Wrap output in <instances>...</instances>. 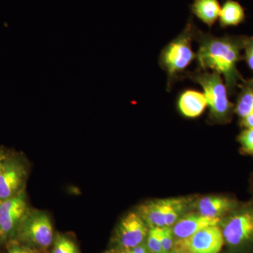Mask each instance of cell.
Segmentation results:
<instances>
[{"label":"cell","instance_id":"1","mask_svg":"<svg viewBox=\"0 0 253 253\" xmlns=\"http://www.w3.org/2000/svg\"><path fill=\"white\" fill-rule=\"evenodd\" d=\"M247 36L217 37L205 33L198 27L194 32V41L199 44L196 61L199 69L211 70L223 76L229 96L233 95L244 79L237 68L240 61L244 59V50Z\"/></svg>","mask_w":253,"mask_h":253},{"label":"cell","instance_id":"2","mask_svg":"<svg viewBox=\"0 0 253 253\" xmlns=\"http://www.w3.org/2000/svg\"><path fill=\"white\" fill-rule=\"evenodd\" d=\"M196 26L193 17L189 18L185 28L165 46L158 58V64L167 75V90H172L177 82L184 79L187 68L196 60L192 49Z\"/></svg>","mask_w":253,"mask_h":253},{"label":"cell","instance_id":"3","mask_svg":"<svg viewBox=\"0 0 253 253\" xmlns=\"http://www.w3.org/2000/svg\"><path fill=\"white\" fill-rule=\"evenodd\" d=\"M185 78L197 83L204 89L210 116L213 121L224 123L229 121L234 106L228 98L227 89L220 74L196 68L194 71H187Z\"/></svg>","mask_w":253,"mask_h":253},{"label":"cell","instance_id":"4","mask_svg":"<svg viewBox=\"0 0 253 253\" xmlns=\"http://www.w3.org/2000/svg\"><path fill=\"white\" fill-rule=\"evenodd\" d=\"M15 236L38 252H46L53 245L54 239V229L49 216L44 211L29 210Z\"/></svg>","mask_w":253,"mask_h":253},{"label":"cell","instance_id":"5","mask_svg":"<svg viewBox=\"0 0 253 253\" xmlns=\"http://www.w3.org/2000/svg\"><path fill=\"white\" fill-rule=\"evenodd\" d=\"M189 203L190 200L184 197L154 200L140 205L136 212L149 229L172 227L184 216Z\"/></svg>","mask_w":253,"mask_h":253},{"label":"cell","instance_id":"6","mask_svg":"<svg viewBox=\"0 0 253 253\" xmlns=\"http://www.w3.org/2000/svg\"><path fill=\"white\" fill-rule=\"evenodd\" d=\"M224 240L219 226L198 231L186 239L174 241L173 251L179 253H219Z\"/></svg>","mask_w":253,"mask_h":253},{"label":"cell","instance_id":"7","mask_svg":"<svg viewBox=\"0 0 253 253\" xmlns=\"http://www.w3.org/2000/svg\"><path fill=\"white\" fill-rule=\"evenodd\" d=\"M29 210L24 190L14 197L0 201V242L15 236Z\"/></svg>","mask_w":253,"mask_h":253},{"label":"cell","instance_id":"8","mask_svg":"<svg viewBox=\"0 0 253 253\" xmlns=\"http://www.w3.org/2000/svg\"><path fill=\"white\" fill-rule=\"evenodd\" d=\"M27 176V168L21 158H5L0 172V201L14 197L23 191Z\"/></svg>","mask_w":253,"mask_h":253},{"label":"cell","instance_id":"9","mask_svg":"<svg viewBox=\"0 0 253 253\" xmlns=\"http://www.w3.org/2000/svg\"><path fill=\"white\" fill-rule=\"evenodd\" d=\"M149 227L137 212H129L118 224L115 241L121 251H128L146 241Z\"/></svg>","mask_w":253,"mask_h":253},{"label":"cell","instance_id":"10","mask_svg":"<svg viewBox=\"0 0 253 253\" xmlns=\"http://www.w3.org/2000/svg\"><path fill=\"white\" fill-rule=\"evenodd\" d=\"M223 237L231 247H239L253 240V212L246 211L229 218L223 225Z\"/></svg>","mask_w":253,"mask_h":253},{"label":"cell","instance_id":"11","mask_svg":"<svg viewBox=\"0 0 253 253\" xmlns=\"http://www.w3.org/2000/svg\"><path fill=\"white\" fill-rule=\"evenodd\" d=\"M220 219L206 217L200 214H186L182 216L174 225L172 229L176 240L186 239L198 231L211 226H218Z\"/></svg>","mask_w":253,"mask_h":253},{"label":"cell","instance_id":"12","mask_svg":"<svg viewBox=\"0 0 253 253\" xmlns=\"http://www.w3.org/2000/svg\"><path fill=\"white\" fill-rule=\"evenodd\" d=\"M208 106L206 96L202 91L189 89L183 91L177 99V107L184 117H199Z\"/></svg>","mask_w":253,"mask_h":253},{"label":"cell","instance_id":"13","mask_svg":"<svg viewBox=\"0 0 253 253\" xmlns=\"http://www.w3.org/2000/svg\"><path fill=\"white\" fill-rule=\"evenodd\" d=\"M221 7L219 0H194L190 9L200 21L212 28L219 19Z\"/></svg>","mask_w":253,"mask_h":253},{"label":"cell","instance_id":"14","mask_svg":"<svg viewBox=\"0 0 253 253\" xmlns=\"http://www.w3.org/2000/svg\"><path fill=\"white\" fill-rule=\"evenodd\" d=\"M232 205L227 198L207 196L200 200L197 208L199 214L204 217L220 219L221 216L230 211Z\"/></svg>","mask_w":253,"mask_h":253},{"label":"cell","instance_id":"15","mask_svg":"<svg viewBox=\"0 0 253 253\" xmlns=\"http://www.w3.org/2000/svg\"><path fill=\"white\" fill-rule=\"evenodd\" d=\"M246 12L242 5L235 0H226L221 7L219 23L221 28L239 26L246 20Z\"/></svg>","mask_w":253,"mask_h":253},{"label":"cell","instance_id":"16","mask_svg":"<svg viewBox=\"0 0 253 253\" xmlns=\"http://www.w3.org/2000/svg\"><path fill=\"white\" fill-rule=\"evenodd\" d=\"M238 89L239 92L234 111L242 119L253 113V78L243 80Z\"/></svg>","mask_w":253,"mask_h":253},{"label":"cell","instance_id":"17","mask_svg":"<svg viewBox=\"0 0 253 253\" xmlns=\"http://www.w3.org/2000/svg\"><path fill=\"white\" fill-rule=\"evenodd\" d=\"M51 253H81L79 249L73 240L57 234L54 236Z\"/></svg>","mask_w":253,"mask_h":253},{"label":"cell","instance_id":"18","mask_svg":"<svg viewBox=\"0 0 253 253\" xmlns=\"http://www.w3.org/2000/svg\"><path fill=\"white\" fill-rule=\"evenodd\" d=\"M157 229L163 252L167 253L172 251L174 243L172 227L164 226V227L157 228Z\"/></svg>","mask_w":253,"mask_h":253},{"label":"cell","instance_id":"19","mask_svg":"<svg viewBox=\"0 0 253 253\" xmlns=\"http://www.w3.org/2000/svg\"><path fill=\"white\" fill-rule=\"evenodd\" d=\"M146 244L151 253H164L158 236L157 228H151L149 229Z\"/></svg>","mask_w":253,"mask_h":253},{"label":"cell","instance_id":"20","mask_svg":"<svg viewBox=\"0 0 253 253\" xmlns=\"http://www.w3.org/2000/svg\"><path fill=\"white\" fill-rule=\"evenodd\" d=\"M239 141L246 152L253 155V129H246L240 134Z\"/></svg>","mask_w":253,"mask_h":253},{"label":"cell","instance_id":"21","mask_svg":"<svg viewBox=\"0 0 253 253\" xmlns=\"http://www.w3.org/2000/svg\"><path fill=\"white\" fill-rule=\"evenodd\" d=\"M243 58L253 73V37H247L244 45Z\"/></svg>","mask_w":253,"mask_h":253},{"label":"cell","instance_id":"22","mask_svg":"<svg viewBox=\"0 0 253 253\" xmlns=\"http://www.w3.org/2000/svg\"><path fill=\"white\" fill-rule=\"evenodd\" d=\"M8 253H39V252L26 245L13 242L8 248Z\"/></svg>","mask_w":253,"mask_h":253},{"label":"cell","instance_id":"23","mask_svg":"<svg viewBox=\"0 0 253 253\" xmlns=\"http://www.w3.org/2000/svg\"><path fill=\"white\" fill-rule=\"evenodd\" d=\"M241 120V125L246 129H253V113Z\"/></svg>","mask_w":253,"mask_h":253},{"label":"cell","instance_id":"24","mask_svg":"<svg viewBox=\"0 0 253 253\" xmlns=\"http://www.w3.org/2000/svg\"><path fill=\"white\" fill-rule=\"evenodd\" d=\"M4 156L0 155V172H1V169H2L3 163H4Z\"/></svg>","mask_w":253,"mask_h":253},{"label":"cell","instance_id":"25","mask_svg":"<svg viewBox=\"0 0 253 253\" xmlns=\"http://www.w3.org/2000/svg\"><path fill=\"white\" fill-rule=\"evenodd\" d=\"M113 253H126V251H121V250H120V251H117V252H115Z\"/></svg>","mask_w":253,"mask_h":253},{"label":"cell","instance_id":"26","mask_svg":"<svg viewBox=\"0 0 253 253\" xmlns=\"http://www.w3.org/2000/svg\"><path fill=\"white\" fill-rule=\"evenodd\" d=\"M164 253H179L176 252L175 251H173V250H172V251H169V252Z\"/></svg>","mask_w":253,"mask_h":253},{"label":"cell","instance_id":"27","mask_svg":"<svg viewBox=\"0 0 253 253\" xmlns=\"http://www.w3.org/2000/svg\"><path fill=\"white\" fill-rule=\"evenodd\" d=\"M150 253V252H148V253Z\"/></svg>","mask_w":253,"mask_h":253}]
</instances>
